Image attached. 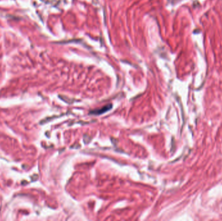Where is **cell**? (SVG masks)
<instances>
[{
  "mask_svg": "<svg viewBox=\"0 0 222 221\" xmlns=\"http://www.w3.org/2000/svg\"><path fill=\"white\" fill-rule=\"evenodd\" d=\"M111 108H112V105L108 104V105H107V106H105L104 107H102L101 108H100V109H97V110H94V111H92L91 114H97V115L101 114H103V113H105L106 112L108 111V110H109Z\"/></svg>",
  "mask_w": 222,
  "mask_h": 221,
  "instance_id": "6da1fadb",
  "label": "cell"
}]
</instances>
